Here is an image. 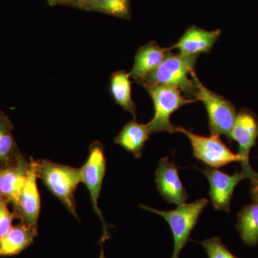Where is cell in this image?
<instances>
[{
	"mask_svg": "<svg viewBox=\"0 0 258 258\" xmlns=\"http://www.w3.org/2000/svg\"><path fill=\"white\" fill-rule=\"evenodd\" d=\"M8 202L0 198V239L4 237L13 226V220L16 214L10 211Z\"/></svg>",
	"mask_w": 258,
	"mask_h": 258,
	"instance_id": "7402d4cb",
	"label": "cell"
},
{
	"mask_svg": "<svg viewBox=\"0 0 258 258\" xmlns=\"http://www.w3.org/2000/svg\"><path fill=\"white\" fill-rule=\"evenodd\" d=\"M87 0H63L61 5H69V6L75 7V8L81 9Z\"/></svg>",
	"mask_w": 258,
	"mask_h": 258,
	"instance_id": "603a6c76",
	"label": "cell"
},
{
	"mask_svg": "<svg viewBox=\"0 0 258 258\" xmlns=\"http://www.w3.org/2000/svg\"><path fill=\"white\" fill-rule=\"evenodd\" d=\"M81 10L99 12L122 19L131 18L130 0H87Z\"/></svg>",
	"mask_w": 258,
	"mask_h": 258,
	"instance_id": "ffe728a7",
	"label": "cell"
},
{
	"mask_svg": "<svg viewBox=\"0 0 258 258\" xmlns=\"http://www.w3.org/2000/svg\"><path fill=\"white\" fill-rule=\"evenodd\" d=\"M154 104L152 119L147 123L151 134L175 133L176 125L171 122V116L181 107L198 101L197 98L183 96L180 90L172 86L156 85L145 86Z\"/></svg>",
	"mask_w": 258,
	"mask_h": 258,
	"instance_id": "277c9868",
	"label": "cell"
},
{
	"mask_svg": "<svg viewBox=\"0 0 258 258\" xmlns=\"http://www.w3.org/2000/svg\"><path fill=\"white\" fill-rule=\"evenodd\" d=\"M208 258H239L234 255L218 237H211L200 242Z\"/></svg>",
	"mask_w": 258,
	"mask_h": 258,
	"instance_id": "44dd1931",
	"label": "cell"
},
{
	"mask_svg": "<svg viewBox=\"0 0 258 258\" xmlns=\"http://www.w3.org/2000/svg\"><path fill=\"white\" fill-rule=\"evenodd\" d=\"M222 30H204L197 25H191L180 37L179 40L171 45V50L176 49L180 54L186 55H200L209 53L221 35Z\"/></svg>",
	"mask_w": 258,
	"mask_h": 258,
	"instance_id": "4fadbf2b",
	"label": "cell"
},
{
	"mask_svg": "<svg viewBox=\"0 0 258 258\" xmlns=\"http://www.w3.org/2000/svg\"><path fill=\"white\" fill-rule=\"evenodd\" d=\"M106 169V159L104 147L101 142L97 141L90 146L89 154L84 165L81 167V173L82 183L86 185L89 191L93 210L99 217L103 225V236L100 241L101 242H104L109 237V227L105 221L98 205V199L101 195Z\"/></svg>",
	"mask_w": 258,
	"mask_h": 258,
	"instance_id": "8992f818",
	"label": "cell"
},
{
	"mask_svg": "<svg viewBox=\"0 0 258 258\" xmlns=\"http://www.w3.org/2000/svg\"><path fill=\"white\" fill-rule=\"evenodd\" d=\"M176 132L187 137L192 148L194 157L209 168L218 169L233 162H241V158L222 142L220 137L198 135L181 126H176Z\"/></svg>",
	"mask_w": 258,
	"mask_h": 258,
	"instance_id": "52a82bcc",
	"label": "cell"
},
{
	"mask_svg": "<svg viewBox=\"0 0 258 258\" xmlns=\"http://www.w3.org/2000/svg\"><path fill=\"white\" fill-rule=\"evenodd\" d=\"M157 189L165 201L179 206L186 201L189 196L179 175L174 161L169 157L160 159L155 172Z\"/></svg>",
	"mask_w": 258,
	"mask_h": 258,
	"instance_id": "8fae6325",
	"label": "cell"
},
{
	"mask_svg": "<svg viewBox=\"0 0 258 258\" xmlns=\"http://www.w3.org/2000/svg\"><path fill=\"white\" fill-rule=\"evenodd\" d=\"M195 84V98L203 102L208 115L209 128L211 135L225 136L230 140V134L237 113L235 107L225 97L208 89L200 81L195 70L190 74Z\"/></svg>",
	"mask_w": 258,
	"mask_h": 258,
	"instance_id": "5b68a950",
	"label": "cell"
},
{
	"mask_svg": "<svg viewBox=\"0 0 258 258\" xmlns=\"http://www.w3.org/2000/svg\"><path fill=\"white\" fill-rule=\"evenodd\" d=\"M150 134L147 124L139 123L137 119H134L123 127L114 142L139 159L142 156V151Z\"/></svg>",
	"mask_w": 258,
	"mask_h": 258,
	"instance_id": "9a60e30c",
	"label": "cell"
},
{
	"mask_svg": "<svg viewBox=\"0 0 258 258\" xmlns=\"http://www.w3.org/2000/svg\"><path fill=\"white\" fill-rule=\"evenodd\" d=\"M170 47H161L156 41L139 47L134 57V63L129 73L130 77L139 83L165 59Z\"/></svg>",
	"mask_w": 258,
	"mask_h": 258,
	"instance_id": "5bb4252c",
	"label": "cell"
},
{
	"mask_svg": "<svg viewBox=\"0 0 258 258\" xmlns=\"http://www.w3.org/2000/svg\"><path fill=\"white\" fill-rule=\"evenodd\" d=\"M37 162L30 158L26 182L20 195L19 217L22 219V222L37 230L40 212V196L37 188Z\"/></svg>",
	"mask_w": 258,
	"mask_h": 258,
	"instance_id": "7c38bea8",
	"label": "cell"
},
{
	"mask_svg": "<svg viewBox=\"0 0 258 258\" xmlns=\"http://www.w3.org/2000/svg\"><path fill=\"white\" fill-rule=\"evenodd\" d=\"M198 57L175 54L169 50L160 66L148 74L139 84L144 87L156 85L172 86L184 93L185 96L195 98L196 89L189 76L195 70Z\"/></svg>",
	"mask_w": 258,
	"mask_h": 258,
	"instance_id": "7a4b0ae2",
	"label": "cell"
},
{
	"mask_svg": "<svg viewBox=\"0 0 258 258\" xmlns=\"http://www.w3.org/2000/svg\"><path fill=\"white\" fill-rule=\"evenodd\" d=\"M258 137V122L254 115L243 110L237 113L235 123L231 132L230 140L238 144L237 154L241 158L242 172L251 181L258 180V172L254 171L249 164V152L255 145Z\"/></svg>",
	"mask_w": 258,
	"mask_h": 258,
	"instance_id": "ba28073f",
	"label": "cell"
},
{
	"mask_svg": "<svg viewBox=\"0 0 258 258\" xmlns=\"http://www.w3.org/2000/svg\"><path fill=\"white\" fill-rule=\"evenodd\" d=\"M37 230L22 222L0 239V257L16 255L33 243Z\"/></svg>",
	"mask_w": 258,
	"mask_h": 258,
	"instance_id": "2e32d148",
	"label": "cell"
},
{
	"mask_svg": "<svg viewBox=\"0 0 258 258\" xmlns=\"http://www.w3.org/2000/svg\"><path fill=\"white\" fill-rule=\"evenodd\" d=\"M250 195L254 202L258 203V180L251 181Z\"/></svg>",
	"mask_w": 258,
	"mask_h": 258,
	"instance_id": "cb8c5ba5",
	"label": "cell"
},
{
	"mask_svg": "<svg viewBox=\"0 0 258 258\" xmlns=\"http://www.w3.org/2000/svg\"><path fill=\"white\" fill-rule=\"evenodd\" d=\"M47 1L50 6H54V5H61L63 0H47Z\"/></svg>",
	"mask_w": 258,
	"mask_h": 258,
	"instance_id": "d4e9b609",
	"label": "cell"
},
{
	"mask_svg": "<svg viewBox=\"0 0 258 258\" xmlns=\"http://www.w3.org/2000/svg\"><path fill=\"white\" fill-rule=\"evenodd\" d=\"M237 229L242 242L250 247L258 244V203L244 206L237 215Z\"/></svg>",
	"mask_w": 258,
	"mask_h": 258,
	"instance_id": "ac0fdd59",
	"label": "cell"
},
{
	"mask_svg": "<svg viewBox=\"0 0 258 258\" xmlns=\"http://www.w3.org/2000/svg\"><path fill=\"white\" fill-rule=\"evenodd\" d=\"M206 176L210 184V196L212 205L217 210L230 211V203L237 185L247 179L242 171L233 174H226L213 168L200 169Z\"/></svg>",
	"mask_w": 258,
	"mask_h": 258,
	"instance_id": "9c48e42d",
	"label": "cell"
},
{
	"mask_svg": "<svg viewBox=\"0 0 258 258\" xmlns=\"http://www.w3.org/2000/svg\"><path fill=\"white\" fill-rule=\"evenodd\" d=\"M208 203V199L202 198L192 203L183 204L170 211H163L146 205L140 206L147 211L160 215L169 224L174 240L171 258H179L181 250L189 240L191 231L198 224L199 217Z\"/></svg>",
	"mask_w": 258,
	"mask_h": 258,
	"instance_id": "3957f363",
	"label": "cell"
},
{
	"mask_svg": "<svg viewBox=\"0 0 258 258\" xmlns=\"http://www.w3.org/2000/svg\"><path fill=\"white\" fill-rule=\"evenodd\" d=\"M13 128L9 118L0 111V168L14 164L23 156L12 133Z\"/></svg>",
	"mask_w": 258,
	"mask_h": 258,
	"instance_id": "d6986e66",
	"label": "cell"
},
{
	"mask_svg": "<svg viewBox=\"0 0 258 258\" xmlns=\"http://www.w3.org/2000/svg\"><path fill=\"white\" fill-rule=\"evenodd\" d=\"M101 243V252H100L99 258H105L104 250H103V242H100Z\"/></svg>",
	"mask_w": 258,
	"mask_h": 258,
	"instance_id": "484cf974",
	"label": "cell"
},
{
	"mask_svg": "<svg viewBox=\"0 0 258 258\" xmlns=\"http://www.w3.org/2000/svg\"><path fill=\"white\" fill-rule=\"evenodd\" d=\"M30 161L22 156L14 164L0 168V198L15 209L19 216L20 199L22 190L26 182Z\"/></svg>",
	"mask_w": 258,
	"mask_h": 258,
	"instance_id": "30bf717a",
	"label": "cell"
},
{
	"mask_svg": "<svg viewBox=\"0 0 258 258\" xmlns=\"http://www.w3.org/2000/svg\"><path fill=\"white\" fill-rule=\"evenodd\" d=\"M129 73L119 71L111 75L110 91L115 103L137 119V106L132 99V82Z\"/></svg>",
	"mask_w": 258,
	"mask_h": 258,
	"instance_id": "e0dca14e",
	"label": "cell"
},
{
	"mask_svg": "<svg viewBox=\"0 0 258 258\" xmlns=\"http://www.w3.org/2000/svg\"><path fill=\"white\" fill-rule=\"evenodd\" d=\"M37 162L38 179L60 200L68 211L79 220L75 195L78 186L82 183L81 168L58 164L47 159L37 160Z\"/></svg>",
	"mask_w": 258,
	"mask_h": 258,
	"instance_id": "6da1fadb",
	"label": "cell"
}]
</instances>
